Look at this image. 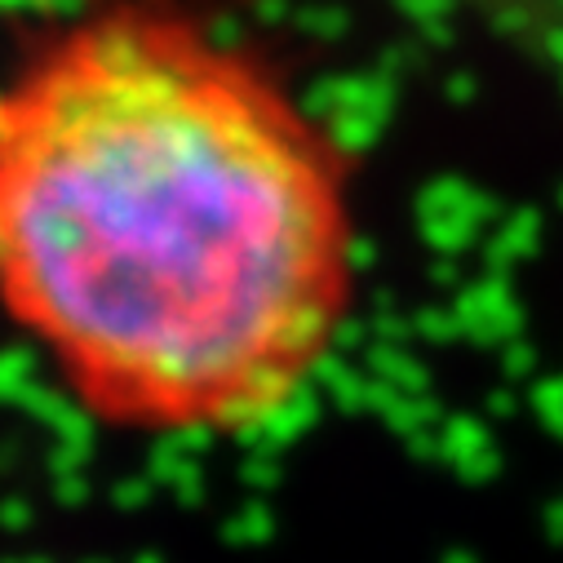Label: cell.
I'll return each instance as SVG.
<instances>
[{
    "label": "cell",
    "mask_w": 563,
    "mask_h": 563,
    "mask_svg": "<svg viewBox=\"0 0 563 563\" xmlns=\"http://www.w3.org/2000/svg\"><path fill=\"white\" fill-rule=\"evenodd\" d=\"M355 294L342 137L178 0H107L0 85V311L98 427H271Z\"/></svg>",
    "instance_id": "6da1fadb"
}]
</instances>
